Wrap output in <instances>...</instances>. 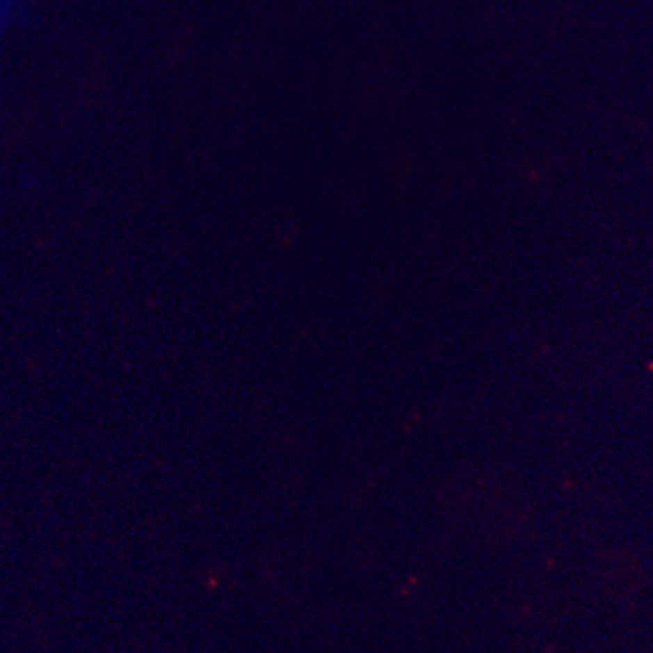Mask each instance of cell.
Instances as JSON below:
<instances>
[{
	"instance_id": "cell-1",
	"label": "cell",
	"mask_w": 653,
	"mask_h": 653,
	"mask_svg": "<svg viewBox=\"0 0 653 653\" xmlns=\"http://www.w3.org/2000/svg\"><path fill=\"white\" fill-rule=\"evenodd\" d=\"M26 0H0V35L6 33L18 22Z\"/></svg>"
}]
</instances>
